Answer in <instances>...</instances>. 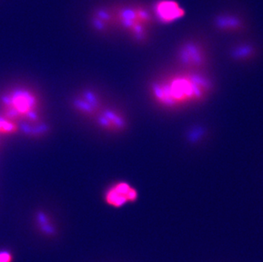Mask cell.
Returning <instances> with one entry per match:
<instances>
[{"mask_svg":"<svg viewBox=\"0 0 263 262\" xmlns=\"http://www.w3.org/2000/svg\"><path fill=\"white\" fill-rule=\"evenodd\" d=\"M214 29L228 35H241L248 30V23L243 15L234 11L217 13L212 20Z\"/></svg>","mask_w":263,"mask_h":262,"instance_id":"obj_9","label":"cell"},{"mask_svg":"<svg viewBox=\"0 0 263 262\" xmlns=\"http://www.w3.org/2000/svg\"><path fill=\"white\" fill-rule=\"evenodd\" d=\"M13 253L8 250H0V262H13Z\"/></svg>","mask_w":263,"mask_h":262,"instance_id":"obj_14","label":"cell"},{"mask_svg":"<svg viewBox=\"0 0 263 262\" xmlns=\"http://www.w3.org/2000/svg\"><path fill=\"white\" fill-rule=\"evenodd\" d=\"M258 49L251 41L237 42L229 50V57L237 63H249L256 59Z\"/></svg>","mask_w":263,"mask_h":262,"instance_id":"obj_11","label":"cell"},{"mask_svg":"<svg viewBox=\"0 0 263 262\" xmlns=\"http://www.w3.org/2000/svg\"><path fill=\"white\" fill-rule=\"evenodd\" d=\"M116 27L125 32L133 42L147 44L155 24L151 7L140 2H125L115 5Z\"/></svg>","mask_w":263,"mask_h":262,"instance_id":"obj_3","label":"cell"},{"mask_svg":"<svg viewBox=\"0 0 263 262\" xmlns=\"http://www.w3.org/2000/svg\"><path fill=\"white\" fill-rule=\"evenodd\" d=\"M0 114L20 124L42 122L41 98L31 88L14 87L0 96Z\"/></svg>","mask_w":263,"mask_h":262,"instance_id":"obj_2","label":"cell"},{"mask_svg":"<svg viewBox=\"0 0 263 262\" xmlns=\"http://www.w3.org/2000/svg\"><path fill=\"white\" fill-rule=\"evenodd\" d=\"M176 67L189 71H208L210 51L207 45L197 38H189L179 44L175 52Z\"/></svg>","mask_w":263,"mask_h":262,"instance_id":"obj_4","label":"cell"},{"mask_svg":"<svg viewBox=\"0 0 263 262\" xmlns=\"http://www.w3.org/2000/svg\"><path fill=\"white\" fill-rule=\"evenodd\" d=\"M19 132H21L20 123L0 114V136H14Z\"/></svg>","mask_w":263,"mask_h":262,"instance_id":"obj_13","label":"cell"},{"mask_svg":"<svg viewBox=\"0 0 263 262\" xmlns=\"http://www.w3.org/2000/svg\"><path fill=\"white\" fill-rule=\"evenodd\" d=\"M215 82L208 71L197 72L176 67L149 81L147 96L162 111H178L203 104L213 94Z\"/></svg>","mask_w":263,"mask_h":262,"instance_id":"obj_1","label":"cell"},{"mask_svg":"<svg viewBox=\"0 0 263 262\" xmlns=\"http://www.w3.org/2000/svg\"><path fill=\"white\" fill-rule=\"evenodd\" d=\"M155 23L171 25L182 20L186 10L176 0H156L150 6Z\"/></svg>","mask_w":263,"mask_h":262,"instance_id":"obj_8","label":"cell"},{"mask_svg":"<svg viewBox=\"0 0 263 262\" xmlns=\"http://www.w3.org/2000/svg\"><path fill=\"white\" fill-rule=\"evenodd\" d=\"M139 198V192L126 181H117L107 186L103 193V201L107 205L119 209L134 203Z\"/></svg>","mask_w":263,"mask_h":262,"instance_id":"obj_6","label":"cell"},{"mask_svg":"<svg viewBox=\"0 0 263 262\" xmlns=\"http://www.w3.org/2000/svg\"><path fill=\"white\" fill-rule=\"evenodd\" d=\"M89 23L96 32L106 34L117 29L115 5H102L93 10Z\"/></svg>","mask_w":263,"mask_h":262,"instance_id":"obj_10","label":"cell"},{"mask_svg":"<svg viewBox=\"0 0 263 262\" xmlns=\"http://www.w3.org/2000/svg\"><path fill=\"white\" fill-rule=\"evenodd\" d=\"M72 105L73 110L81 116L94 119L107 104L99 91L87 89L73 97Z\"/></svg>","mask_w":263,"mask_h":262,"instance_id":"obj_7","label":"cell"},{"mask_svg":"<svg viewBox=\"0 0 263 262\" xmlns=\"http://www.w3.org/2000/svg\"><path fill=\"white\" fill-rule=\"evenodd\" d=\"M93 120L98 129L112 135L124 133L129 124L126 113L114 105H106Z\"/></svg>","mask_w":263,"mask_h":262,"instance_id":"obj_5","label":"cell"},{"mask_svg":"<svg viewBox=\"0 0 263 262\" xmlns=\"http://www.w3.org/2000/svg\"><path fill=\"white\" fill-rule=\"evenodd\" d=\"M35 220H36L37 228H40V231L43 234L51 237L57 233L54 221L47 213L39 211L36 215Z\"/></svg>","mask_w":263,"mask_h":262,"instance_id":"obj_12","label":"cell"}]
</instances>
